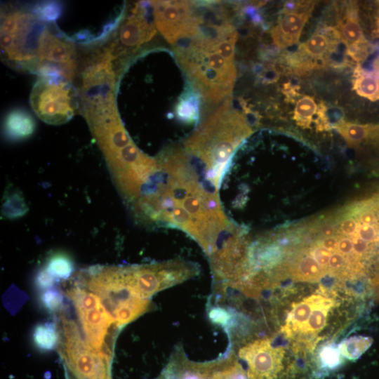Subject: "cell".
<instances>
[{
    "label": "cell",
    "instance_id": "cell-1",
    "mask_svg": "<svg viewBox=\"0 0 379 379\" xmlns=\"http://www.w3.org/2000/svg\"><path fill=\"white\" fill-rule=\"evenodd\" d=\"M155 176V185L140 199V211L150 222L185 232L211 255L234 225L219 194L205 186L181 149L159 158Z\"/></svg>",
    "mask_w": 379,
    "mask_h": 379
},
{
    "label": "cell",
    "instance_id": "cell-2",
    "mask_svg": "<svg viewBox=\"0 0 379 379\" xmlns=\"http://www.w3.org/2000/svg\"><path fill=\"white\" fill-rule=\"evenodd\" d=\"M232 4L197 1L192 32L173 51L206 108L218 107L232 94L237 78L235 65L239 32Z\"/></svg>",
    "mask_w": 379,
    "mask_h": 379
},
{
    "label": "cell",
    "instance_id": "cell-3",
    "mask_svg": "<svg viewBox=\"0 0 379 379\" xmlns=\"http://www.w3.org/2000/svg\"><path fill=\"white\" fill-rule=\"evenodd\" d=\"M252 133L230 96L199 123L182 146L201 181L218 192L234 155Z\"/></svg>",
    "mask_w": 379,
    "mask_h": 379
},
{
    "label": "cell",
    "instance_id": "cell-4",
    "mask_svg": "<svg viewBox=\"0 0 379 379\" xmlns=\"http://www.w3.org/2000/svg\"><path fill=\"white\" fill-rule=\"evenodd\" d=\"M46 23L25 8L1 12V52L3 60L18 70L34 72L39 39Z\"/></svg>",
    "mask_w": 379,
    "mask_h": 379
},
{
    "label": "cell",
    "instance_id": "cell-5",
    "mask_svg": "<svg viewBox=\"0 0 379 379\" xmlns=\"http://www.w3.org/2000/svg\"><path fill=\"white\" fill-rule=\"evenodd\" d=\"M84 274L83 282L96 294L117 326H124L147 312L149 299L133 294L126 286L121 267H99Z\"/></svg>",
    "mask_w": 379,
    "mask_h": 379
},
{
    "label": "cell",
    "instance_id": "cell-6",
    "mask_svg": "<svg viewBox=\"0 0 379 379\" xmlns=\"http://www.w3.org/2000/svg\"><path fill=\"white\" fill-rule=\"evenodd\" d=\"M125 283L135 295L149 299L156 293L195 277L194 262L173 259L154 264L121 267Z\"/></svg>",
    "mask_w": 379,
    "mask_h": 379
},
{
    "label": "cell",
    "instance_id": "cell-7",
    "mask_svg": "<svg viewBox=\"0 0 379 379\" xmlns=\"http://www.w3.org/2000/svg\"><path fill=\"white\" fill-rule=\"evenodd\" d=\"M75 91L69 81L58 77H39L30 95L31 106L40 119L58 125L75 114Z\"/></svg>",
    "mask_w": 379,
    "mask_h": 379
},
{
    "label": "cell",
    "instance_id": "cell-8",
    "mask_svg": "<svg viewBox=\"0 0 379 379\" xmlns=\"http://www.w3.org/2000/svg\"><path fill=\"white\" fill-rule=\"evenodd\" d=\"M152 11L150 2H139L126 14H123L120 25L115 31L108 48L115 60L126 67L128 59L149 42L157 33L154 19L148 14Z\"/></svg>",
    "mask_w": 379,
    "mask_h": 379
},
{
    "label": "cell",
    "instance_id": "cell-9",
    "mask_svg": "<svg viewBox=\"0 0 379 379\" xmlns=\"http://www.w3.org/2000/svg\"><path fill=\"white\" fill-rule=\"evenodd\" d=\"M157 379H247V377L229 351L215 359L197 362L188 359L182 347L178 346Z\"/></svg>",
    "mask_w": 379,
    "mask_h": 379
},
{
    "label": "cell",
    "instance_id": "cell-10",
    "mask_svg": "<svg viewBox=\"0 0 379 379\" xmlns=\"http://www.w3.org/2000/svg\"><path fill=\"white\" fill-rule=\"evenodd\" d=\"M65 361L79 379H111L108 351H97L84 342L76 324L62 317Z\"/></svg>",
    "mask_w": 379,
    "mask_h": 379
},
{
    "label": "cell",
    "instance_id": "cell-11",
    "mask_svg": "<svg viewBox=\"0 0 379 379\" xmlns=\"http://www.w3.org/2000/svg\"><path fill=\"white\" fill-rule=\"evenodd\" d=\"M77 69L76 50L72 42L46 24L39 39L34 72L40 77H58L68 81Z\"/></svg>",
    "mask_w": 379,
    "mask_h": 379
},
{
    "label": "cell",
    "instance_id": "cell-12",
    "mask_svg": "<svg viewBox=\"0 0 379 379\" xmlns=\"http://www.w3.org/2000/svg\"><path fill=\"white\" fill-rule=\"evenodd\" d=\"M66 293L75 306L86 343L97 351H106L103 348L105 338L114 322L100 298L79 286L69 288Z\"/></svg>",
    "mask_w": 379,
    "mask_h": 379
},
{
    "label": "cell",
    "instance_id": "cell-13",
    "mask_svg": "<svg viewBox=\"0 0 379 379\" xmlns=\"http://www.w3.org/2000/svg\"><path fill=\"white\" fill-rule=\"evenodd\" d=\"M157 29L171 46L192 29L197 17V1H150Z\"/></svg>",
    "mask_w": 379,
    "mask_h": 379
},
{
    "label": "cell",
    "instance_id": "cell-14",
    "mask_svg": "<svg viewBox=\"0 0 379 379\" xmlns=\"http://www.w3.org/2000/svg\"><path fill=\"white\" fill-rule=\"evenodd\" d=\"M311 13L282 12L277 23L270 29L274 45L279 48H286L298 43Z\"/></svg>",
    "mask_w": 379,
    "mask_h": 379
},
{
    "label": "cell",
    "instance_id": "cell-15",
    "mask_svg": "<svg viewBox=\"0 0 379 379\" xmlns=\"http://www.w3.org/2000/svg\"><path fill=\"white\" fill-rule=\"evenodd\" d=\"M336 30L340 40L347 46H352L368 42L359 22L358 7L356 3H349L344 9L343 15L337 23Z\"/></svg>",
    "mask_w": 379,
    "mask_h": 379
},
{
    "label": "cell",
    "instance_id": "cell-16",
    "mask_svg": "<svg viewBox=\"0 0 379 379\" xmlns=\"http://www.w3.org/2000/svg\"><path fill=\"white\" fill-rule=\"evenodd\" d=\"M321 295H312L293 305L281 331L288 337L299 335L307 322Z\"/></svg>",
    "mask_w": 379,
    "mask_h": 379
},
{
    "label": "cell",
    "instance_id": "cell-17",
    "mask_svg": "<svg viewBox=\"0 0 379 379\" xmlns=\"http://www.w3.org/2000/svg\"><path fill=\"white\" fill-rule=\"evenodd\" d=\"M340 39L338 32L328 27L316 32L307 41L300 46V53L314 59L322 58L331 52L335 43Z\"/></svg>",
    "mask_w": 379,
    "mask_h": 379
},
{
    "label": "cell",
    "instance_id": "cell-18",
    "mask_svg": "<svg viewBox=\"0 0 379 379\" xmlns=\"http://www.w3.org/2000/svg\"><path fill=\"white\" fill-rule=\"evenodd\" d=\"M4 126L9 138L22 139L29 137L34 132L35 121L27 111L14 109L7 115Z\"/></svg>",
    "mask_w": 379,
    "mask_h": 379
},
{
    "label": "cell",
    "instance_id": "cell-19",
    "mask_svg": "<svg viewBox=\"0 0 379 379\" xmlns=\"http://www.w3.org/2000/svg\"><path fill=\"white\" fill-rule=\"evenodd\" d=\"M334 304L333 299L321 295L299 336L317 335L325 326L328 311Z\"/></svg>",
    "mask_w": 379,
    "mask_h": 379
},
{
    "label": "cell",
    "instance_id": "cell-20",
    "mask_svg": "<svg viewBox=\"0 0 379 379\" xmlns=\"http://www.w3.org/2000/svg\"><path fill=\"white\" fill-rule=\"evenodd\" d=\"M353 88L361 97L371 101L379 100V79L360 67L355 71Z\"/></svg>",
    "mask_w": 379,
    "mask_h": 379
},
{
    "label": "cell",
    "instance_id": "cell-21",
    "mask_svg": "<svg viewBox=\"0 0 379 379\" xmlns=\"http://www.w3.org/2000/svg\"><path fill=\"white\" fill-rule=\"evenodd\" d=\"M375 125H363L341 121L335 127L351 147H357L373 133Z\"/></svg>",
    "mask_w": 379,
    "mask_h": 379
},
{
    "label": "cell",
    "instance_id": "cell-22",
    "mask_svg": "<svg viewBox=\"0 0 379 379\" xmlns=\"http://www.w3.org/2000/svg\"><path fill=\"white\" fill-rule=\"evenodd\" d=\"M325 270L310 255L300 258L296 262L293 276L297 280L313 281L323 277Z\"/></svg>",
    "mask_w": 379,
    "mask_h": 379
},
{
    "label": "cell",
    "instance_id": "cell-23",
    "mask_svg": "<svg viewBox=\"0 0 379 379\" xmlns=\"http://www.w3.org/2000/svg\"><path fill=\"white\" fill-rule=\"evenodd\" d=\"M373 342V338L369 336H352L340 343L338 350L344 357L350 360H355L371 347Z\"/></svg>",
    "mask_w": 379,
    "mask_h": 379
},
{
    "label": "cell",
    "instance_id": "cell-24",
    "mask_svg": "<svg viewBox=\"0 0 379 379\" xmlns=\"http://www.w3.org/2000/svg\"><path fill=\"white\" fill-rule=\"evenodd\" d=\"M33 340L36 347L42 350L54 349L59 341V334L53 324L37 325L33 332Z\"/></svg>",
    "mask_w": 379,
    "mask_h": 379
},
{
    "label": "cell",
    "instance_id": "cell-25",
    "mask_svg": "<svg viewBox=\"0 0 379 379\" xmlns=\"http://www.w3.org/2000/svg\"><path fill=\"white\" fill-rule=\"evenodd\" d=\"M317 105L314 98L305 95L299 99L295 105L293 118L298 126L308 127L312 121L313 116L317 113Z\"/></svg>",
    "mask_w": 379,
    "mask_h": 379
},
{
    "label": "cell",
    "instance_id": "cell-26",
    "mask_svg": "<svg viewBox=\"0 0 379 379\" xmlns=\"http://www.w3.org/2000/svg\"><path fill=\"white\" fill-rule=\"evenodd\" d=\"M73 264L64 255H55L47 262L46 270L55 279H67L73 272Z\"/></svg>",
    "mask_w": 379,
    "mask_h": 379
},
{
    "label": "cell",
    "instance_id": "cell-27",
    "mask_svg": "<svg viewBox=\"0 0 379 379\" xmlns=\"http://www.w3.org/2000/svg\"><path fill=\"white\" fill-rule=\"evenodd\" d=\"M319 366L325 370H334L342 364L341 354L336 347L326 345L319 353Z\"/></svg>",
    "mask_w": 379,
    "mask_h": 379
},
{
    "label": "cell",
    "instance_id": "cell-28",
    "mask_svg": "<svg viewBox=\"0 0 379 379\" xmlns=\"http://www.w3.org/2000/svg\"><path fill=\"white\" fill-rule=\"evenodd\" d=\"M41 300L43 305L52 312L59 310L62 305V296L55 290H46L41 294Z\"/></svg>",
    "mask_w": 379,
    "mask_h": 379
},
{
    "label": "cell",
    "instance_id": "cell-29",
    "mask_svg": "<svg viewBox=\"0 0 379 379\" xmlns=\"http://www.w3.org/2000/svg\"><path fill=\"white\" fill-rule=\"evenodd\" d=\"M375 225L361 224L358 230V237L366 242H375L379 239V233L375 228Z\"/></svg>",
    "mask_w": 379,
    "mask_h": 379
},
{
    "label": "cell",
    "instance_id": "cell-30",
    "mask_svg": "<svg viewBox=\"0 0 379 379\" xmlns=\"http://www.w3.org/2000/svg\"><path fill=\"white\" fill-rule=\"evenodd\" d=\"M310 254L315 260L323 267L328 264L331 252L322 246H315L310 251Z\"/></svg>",
    "mask_w": 379,
    "mask_h": 379
},
{
    "label": "cell",
    "instance_id": "cell-31",
    "mask_svg": "<svg viewBox=\"0 0 379 379\" xmlns=\"http://www.w3.org/2000/svg\"><path fill=\"white\" fill-rule=\"evenodd\" d=\"M352 241L353 244V251L356 258L366 255L369 253L371 251H372V246H370L368 242L361 239L358 236L354 237Z\"/></svg>",
    "mask_w": 379,
    "mask_h": 379
},
{
    "label": "cell",
    "instance_id": "cell-32",
    "mask_svg": "<svg viewBox=\"0 0 379 379\" xmlns=\"http://www.w3.org/2000/svg\"><path fill=\"white\" fill-rule=\"evenodd\" d=\"M54 280L55 278L46 270H44L36 277V286L42 290H47L53 286Z\"/></svg>",
    "mask_w": 379,
    "mask_h": 379
},
{
    "label": "cell",
    "instance_id": "cell-33",
    "mask_svg": "<svg viewBox=\"0 0 379 379\" xmlns=\"http://www.w3.org/2000/svg\"><path fill=\"white\" fill-rule=\"evenodd\" d=\"M344 255L340 253H334L331 255L328 265L331 272L337 273L345 264Z\"/></svg>",
    "mask_w": 379,
    "mask_h": 379
},
{
    "label": "cell",
    "instance_id": "cell-34",
    "mask_svg": "<svg viewBox=\"0 0 379 379\" xmlns=\"http://www.w3.org/2000/svg\"><path fill=\"white\" fill-rule=\"evenodd\" d=\"M340 229L343 234L353 235L357 231V223L354 220L348 218L342 222Z\"/></svg>",
    "mask_w": 379,
    "mask_h": 379
},
{
    "label": "cell",
    "instance_id": "cell-35",
    "mask_svg": "<svg viewBox=\"0 0 379 379\" xmlns=\"http://www.w3.org/2000/svg\"><path fill=\"white\" fill-rule=\"evenodd\" d=\"M359 221L362 225H376L377 218L371 211H363L359 215Z\"/></svg>",
    "mask_w": 379,
    "mask_h": 379
},
{
    "label": "cell",
    "instance_id": "cell-36",
    "mask_svg": "<svg viewBox=\"0 0 379 379\" xmlns=\"http://www.w3.org/2000/svg\"><path fill=\"white\" fill-rule=\"evenodd\" d=\"M338 249L344 255L350 253L353 249L352 241L349 238L341 239L338 242Z\"/></svg>",
    "mask_w": 379,
    "mask_h": 379
},
{
    "label": "cell",
    "instance_id": "cell-37",
    "mask_svg": "<svg viewBox=\"0 0 379 379\" xmlns=\"http://www.w3.org/2000/svg\"><path fill=\"white\" fill-rule=\"evenodd\" d=\"M338 240L334 237L324 238L321 242V246L331 252L335 251L338 248Z\"/></svg>",
    "mask_w": 379,
    "mask_h": 379
},
{
    "label": "cell",
    "instance_id": "cell-38",
    "mask_svg": "<svg viewBox=\"0 0 379 379\" xmlns=\"http://www.w3.org/2000/svg\"><path fill=\"white\" fill-rule=\"evenodd\" d=\"M321 233L325 238L333 237L335 233V228L331 225H326L321 227Z\"/></svg>",
    "mask_w": 379,
    "mask_h": 379
},
{
    "label": "cell",
    "instance_id": "cell-39",
    "mask_svg": "<svg viewBox=\"0 0 379 379\" xmlns=\"http://www.w3.org/2000/svg\"><path fill=\"white\" fill-rule=\"evenodd\" d=\"M373 33L375 36L379 37V21L378 20H375V29L373 30Z\"/></svg>",
    "mask_w": 379,
    "mask_h": 379
},
{
    "label": "cell",
    "instance_id": "cell-40",
    "mask_svg": "<svg viewBox=\"0 0 379 379\" xmlns=\"http://www.w3.org/2000/svg\"><path fill=\"white\" fill-rule=\"evenodd\" d=\"M379 2V1H378ZM379 4V3H378ZM375 20H378L379 21V6L378 8V10H377V15L375 17Z\"/></svg>",
    "mask_w": 379,
    "mask_h": 379
},
{
    "label": "cell",
    "instance_id": "cell-41",
    "mask_svg": "<svg viewBox=\"0 0 379 379\" xmlns=\"http://www.w3.org/2000/svg\"><path fill=\"white\" fill-rule=\"evenodd\" d=\"M111 91H114V90H111ZM102 91V92H107V91ZM102 92H100V93H102ZM91 94H93V93H91ZM91 94H87V95H82L81 98L84 97V96H86V95H91Z\"/></svg>",
    "mask_w": 379,
    "mask_h": 379
}]
</instances>
